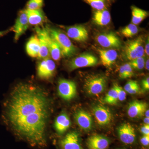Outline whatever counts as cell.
<instances>
[{
  "instance_id": "34",
  "label": "cell",
  "mask_w": 149,
  "mask_h": 149,
  "mask_svg": "<svg viewBox=\"0 0 149 149\" xmlns=\"http://www.w3.org/2000/svg\"><path fill=\"white\" fill-rule=\"evenodd\" d=\"M141 133L143 135L149 136V124H145L141 128Z\"/></svg>"
},
{
  "instance_id": "22",
  "label": "cell",
  "mask_w": 149,
  "mask_h": 149,
  "mask_svg": "<svg viewBox=\"0 0 149 149\" xmlns=\"http://www.w3.org/2000/svg\"><path fill=\"white\" fill-rule=\"evenodd\" d=\"M40 50V42L37 35L32 36L27 41L26 50L28 55L31 57H37Z\"/></svg>"
},
{
  "instance_id": "40",
  "label": "cell",
  "mask_w": 149,
  "mask_h": 149,
  "mask_svg": "<svg viewBox=\"0 0 149 149\" xmlns=\"http://www.w3.org/2000/svg\"><path fill=\"white\" fill-rule=\"evenodd\" d=\"M144 122L145 124H149V118H144Z\"/></svg>"
},
{
  "instance_id": "2",
  "label": "cell",
  "mask_w": 149,
  "mask_h": 149,
  "mask_svg": "<svg viewBox=\"0 0 149 149\" xmlns=\"http://www.w3.org/2000/svg\"><path fill=\"white\" fill-rule=\"evenodd\" d=\"M46 27L51 37L58 45L61 50L63 56L70 57L76 54L77 49L67 35L56 28L49 26H47Z\"/></svg>"
},
{
  "instance_id": "24",
  "label": "cell",
  "mask_w": 149,
  "mask_h": 149,
  "mask_svg": "<svg viewBox=\"0 0 149 149\" xmlns=\"http://www.w3.org/2000/svg\"><path fill=\"white\" fill-rule=\"evenodd\" d=\"M48 40L50 56H51L54 60L58 61L62 56L61 50L56 42L49 34V32Z\"/></svg>"
},
{
  "instance_id": "29",
  "label": "cell",
  "mask_w": 149,
  "mask_h": 149,
  "mask_svg": "<svg viewBox=\"0 0 149 149\" xmlns=\"http://www.w3.org/2000/svg\"><path fill=\"white\" fill-rule=\"evenodd\" d=\"M44 0H29L26 5V10H37L41 9L44 6Z\"/></svg>"
},
{
  "instance_id": "18",
  "label": "cell",
  "mask_w": 149,
  "mask_h": 149,
  "mask_svg": "<svg viewBox=\"0 0 149 149\" xmlns=\"http://www.w3.org/2000/svg\"><path fill=\"white\" fill-rule=\"evenodd\" d=\"M97 50L100 56L102 63L104 66L107 67L111 66L117 58V52L115 50L97 49Z\"/></svg>"
},
{
  "instance_id": "14",
  "label": "cell",
  "mask_w": 149,
  "mask_h": 149,
  "mask_svg": "<svg viewBox=\"0 0 149 149\" xmlns=\"http://www.w3.org/2000/svg\"><path fill=\"white\" fill-rule=\"evenodd\" d=\"M74 118L77 125L82 130L89 131L92 129L93 120L88 113L83 110H80L74 113Z\"/></svg>"
},
{
  "instance_id": "13",
  "label": "cell",
  "mask_w": 149,
  "mask_h": 149,
  "mask_svg": "<svg viewBox=\"0 0 149 149\" xmlns=\"http://www.w3.org/2000/svg\"><path fill=\"white\" fill-rule=\"evenodd\" d=\"M65 30L68 37L77 42H84L88 40L89 34L88 30L83 25L67 27Z\"/></svg>"
},
{
  "instance_id": "6",
  "label": "cell",
  "mask_w": 149,
  "mask_h": 149,
  "mask_svg": "<svg viewBox=\"0 0 149 149\" xmlns=\"http://www.w3.org/2000/svg\"><path fill=\"white\" fill-rule=\"evenodd\" d=\"M58 92L59 95L63 100H70L77 94L76 84L71 80L60 79L58 80Z\"/></svg>"
},
{
  "instance_id": "17",
  "label": "cell",
  "mask_w": 149,
  "mask_h": 149,
  "mask_svg": "<svg viewBox=\"0 0 149 149\" xmlns=\"http://www.w3.org/2000/svg\"><path fill=\"white\" fill-rule=\"evenodd\" d=\"M148 105L144 102L134 101L129 104L128 114L131 118L142 117L148 109Z\"/></svg>"
},
{
  "instance_id": "25",
  "label": "cell",
  "mask_w": 149,
  "mask_h": 149,
  "mask_svg": "<svg viewBox=\"0 0 149 149\" xmlns=\"http://www.w3.org/2000/svg\"><path fill=\"white\" fill-rule=\"evenodd\" d=\"M96 10H103L107 9L114 2L115 0H83Z\"/></svg>"
},
{
  "instance_id": "5",
  "label": "cell",
  "mask_w": 149,
  "mask_h": 149,
  "mask_svg": "<svg viewBox=\"0 0 149 149\" xmlns=\"http://www.w3.org/2000/svg\"><path fill=\"white\" fill-rule=\"evenodd\" d=\"M98 60L92 54L85 53L72 59L68 63L70 71L81 68L94 66L97 64Z\"/></svg>"
},
{
  "instance_id": "30",
  "label": "cell",
  "mask_w": 149,
  "mask_h": 149,
  "mask_svg": "<svg viewBox=\"0 0 149 149\" xmlns=\"http://www.w3.org/2000/svg\"><path fill=\"white\" fill-rule=\"evenodd\" d=\"M133 69L142 70L144 68L145 64V58L143 56L130 61L129 62Z\"/></svg>"
},
{
  "instance_id": "1",
  "label": "cell",
  "mask_w": 149,
  "mask_h": 149,
  "mask_svg": "<svg viewBox=\"0 0 149 149\" xmlns=\"http://www.w3.org/2000/svg\"><path fill=\"white\" fill-rule=\"evenodd\" d=\"M51 106L47 93L42 88L19 83L6 102L5 118L17 136L32 146L44 147Z\"/></svg>"
},
{
  "instance_id": "28",
  "label": "cell",
  "mask_w": 149,
  "mask_h": 149,
  "mask_svg": "<svg viewBox=\"0 0 149 149\" xmlns=\"http://www.w3.org/2000/svg\"><path fill=\"white\" fill-rule=\"evenodd\" d=\"M139 29L135 24H130L121 29L120 33L123 37L130 38L136 35L139 32Z\"/></svg>"
},
{
  "instance_id": "31",
  "label": "cell",
  "mask_w": 149,
  "mask_h": 149,
  "mask_svg": "<svg viewBox=\"0 0 149 149\" xmlns=\"http://www.w3.org/2000/svg\"><path fill=\"white\" fill-rule=\"evenodd\" d=\"M114 84L117 91L118 101H123L126 99V92L117 83H114Z\"/></svg>"
},
{
  "instance_id": "37",
  "label": "cell",
  "mask_w": 149,
  "mask_h": 149,
  "mask_svg": "<svg viewBox=\"0 0 149 149\" xmlns=\"http://www.w3.org/2000/svg\"><path fill=\"white\" fill-rule=\"evenodd\" d=\"M149 37H148V39L147 40L145 48L144 49L145 53L146 54L147 56H149Z\"/></svg>"
},
{
  "instance_id": "27",
  "label": "cell",
  "mask_w": 149,
  "mask_h": 149,
  "mask_svg": "<svg viewBox=\"0 0 149 149\" xmlns=\"http://www.w3.org/2000/svg\"><path fill=\"white\" fill-rule=\"evenodd\" d=\"M133 70L129 63L123 65L119 68V77L121 79H127L133 77L134 75Z\"/></svg>"
},
{
  "instance_id": "32",
  "label": "cell",
  "mask_w": 149,
  "mask_h": 149,
  "mask_svg": "<svg viewBox=\"0 0 149 149\" xmlns=\"http://www.w3.org/2000/svg\"><path fill=\"white\" fill-rule=\"evenodd\" d=\"M137 83H138V82L135 80H129L124 86V91L127 93L129 90H130L134 85H136Z\"/></svg>"
},
{
  "instance_id": "26",
  "label": "cell",
  "mask_w": 149,
  "mask_h": 149,
  "mask_svg": "<svg viewBox=\"0 0 149 149\" xmlns=\"http://www.w3.org/2000/svg\"><path fill=\"white\" fill-rule=\"evenodd\" d=\"M104 102L107 104L111 105H115L117 104L118 101V96L115 84L106 95L104 99Z\"/></svg>"
},
{
  "instance_id": "39",
  "label": "cell",
  "mask_w": 149,
  "mask_h": 149,
  "mask_svg": "<svg viewBox=\"0 0 149 149\" xmlns=\"http://www.w3.org/2000/svg\"><path fill=\"white\" fill-rule=\"evenodd\" d=\"M149 59L148 58V59L145 62V66L146 67V69L147 70H149Z\"/></svg>"
},
{
  "instance_id": "41",
  "label": "cell",
  "mask_w": 149,
  "mask_h": 149,
  "mask_svg": "<svg viewBox=\"0 0 149 149\" xmlns=\"http://www.w3.org/2000/svg\"><path fill=\"white\" fill-rule=\"evenodd\" d=\"M146 116V117L149 118V109H147L145 112V114Z\"/></svg>"
},
{
  "instance_id": "42",
  "label": "cell",
  "mask_w": 149,
  "mask_h": 149,
  "mask_svg": "<svg viewBox=\"0 0 149 149\" xmlns=\"http://www.w3.org/2000/svg\"></svg>"
},
{
  "instance_id": "35",
  "label": "cell",
  "mask_w": 149,
  "mask_h": 149,
  "mask_svg": "<svg viewBox=\"0 0 149 149\" xmlns=\"http://www.w3.org/2000/svg\"><path fill=\"white\" fill-rule=\"evenodd\" d=\"M140 88H139V85L138 83L136 84V85H134V86L131 88L130 90H129L127 93L131 95H133V94H136L138 92H139Z\"/></svg>"
},
{
  "instance_id": "11",
  "label": "cell",
  "mask_w": 149,
  "mask_h": 149,
  "mask_svg": "<svg viewBox=\"0 0 149 149\" xmlns=\"http://www.w3.org/2000/svg\"><path fill=\"white\" fill-rule=\"evenodd\" d=\"M118 134L121 142L125 144H131L136 139L135 128L130 123H124L118 128Z\"/></svg>"
},
{
  "instance_id": "10",
  "label": "cell",
  "mask_w": 149,
  "mask_h": 149,
  "mask_svg": "<svg viewBox=\"0 0 149 149\" xmlns=\"http://www.w3.org/2000/svg\"><path fill=\"white\" fill-rule=\"evenodd\" d=\"M95 39L99 45L104 48H118L121 45L119 38L112 32L100 34L96 36Z\"/></svg>"
},
{
  "instance_id": "36",
  "label": "cell",
  "mask_w": 149,
  "mask_h": 149,
  "mask_svg": "<svg viewBox=\"0 0 149 149\" xmlns=\"http://www.w3.org/2000/svg\"><path fill=\"white\" fill-rule=\"evenodd\" d=\"M142 86L144 90L148 91L149 90V78L147 77L142 81Z\"/></svg>"
},
{
  "instance_id": "21",
  "label": "cell",
  "mask_w": 149,
  "mask_h": 149,
  "mask_svg": "<svg viewBox=\"0 0 149 149\" xmlns=\"http://www.w3.org/2000/svg\"><path fill=\"white\" fill-rule=\"evenodd\" d=\"M26 11L29 24L37 26L42 24L43 22L45 21V15L42 10H26Z\"/></svg>"
},
{
  "instance_id": "9",
  "label": "cell",
  "mask_w": 149,
  "mask_h": 149,
  "mask_svg": "<svg viewBox=\"0 0 149 149\" xmlns=\"http://www.w3.org/2000/svg\"><path fill=\"white\" fill-rule=\"evenodd\" d=\"M54 62L48 58L42 60L37 66L38 77L44 80H48L53 76L56 70Z\"/></svg>"
},
{
  "instance_id": "19",
  "label": "cell",
  "mask_w": 149,
  "mask_h": 149,
  "mask_svg": "<svg viewBox=\"0 0 149 149\" xmlns=\"http://www.w3.org/2000/svg\"><path fill=\"white\" fill-rule=\"evenodd\" d=\"M92 19L93 22L100 26H106L111 21V16L109 11L106 9L93 11Z\"/></svg>"
},
{
  "instance_id": "15",
  "label": "cell",
  "mask_w": 149,
  "mask_h": 149,
  "mask_svg": "<svg viewBox=\"0 0 149 149\" xmlns=\"http://www.w3.org/2000/svg\"><path fill=\"white\" fill-rule=\"evenodd\" d=\"M63 149H85L80 145L79 136L75 132L68 133L61 141Z\"/></svg>"
},
{
  "instance_id": "20",
  "label": "cell",
  "mask_w": 149,
  "mask_h": 149,
  "mask_svg": "<svg viewBox=\"0 0 149 149\" xmlns=\"http://www.w3.org/2000/svg\"><path fill=\"white\" fill-rule=\"evenodd\" d=\"M71 125L69 116L65 113H63L56 118L54 128L59 134H62L66 131Z\"/></svg>"
},
{
  "instance_id": "38",
  "label": "cell",
  "mask_w": 149,
  "mask_h": 149,
  "mask_svg": "<svg viewBox=\"0 0 149 149\" xmlns=\"http://www.w3.org/2000/svg\"><path fill=\"white\" fill-rule=\"evenodd\" d=\"M9 32V30H6L4 31H0V37H3L6 35Z\"/></svg>"
},
{
  "instance_id": "12",
  "label": "cell",
  "mask_w": 149,
  "mask_h": 149,
  "mask_svg": "<svg viewBox=\"0 0 149 149\" xmlns=\"http://www.w3.org/2000/svg\"><path fill=\"white\" fill-rule=\"evenodd\" d=\"M93 113L99 125H108L111 121L112 115L109 110L101 105L94 107L93 109Z\"/></svg>"
},
{
  "instance_id": "33",
  "label": "cell",
  "mask_w": 149,
  "mask_h": 149,
  "mask_svg": "<svg viewBox=\"0 0 149 149\" xmlns=\"http://www.w3.org/2000/svg\"><path fill=\"white\" fill-rule=\"evenodd\" d=\"M141 143L144 146H148L149 145V136L143 135V136L141 138Z\"/></svg>"
},
{
  "instance_id": "23",
  "label": "cell",
  "mask_w": 149,
  "mask_h": 149,
  "mask_svg": "<svg viewBox=\"0 0 149 149\" xmlns=\"http://www.w3.org/2000/svg\"><path fill=\"white\" fill-rule=\"evenodd\" d=\"M132 14V24L138 25L149 15L148 12L139 8L135 6L130 7Z\"/></svg>"
},
{
  "instance_id": "7",
  "label": "cell",
  "mask_w": 149,
  "mask_h": 149,
  "mask_svg": "<svg viewBox=\"0 0 149 149\" xmlns=\"http://www.w3.org/2000/svg\"><path fill=\"white\" fill-rule=\"evenodd\" d=\"M35 32L40 42V50L38 55V59L42 60L48 58L50 56L48 45V37L49 32L45 27H35Z\"/></svg>"
},
{
  "instance_id": "16",
  "label": "cell",
  "mask_w": 149,
  "mask_h": 149,
  "mask_svg": "<svg viewBox=\"0 0 149 149\" xmlns=\"http://www.w3.org/2000/svg\"><path fill=\"white\" fill-rule=\"evenodd\" d=\"M87 147L89 149H107L109 145V141L101 135H93L87 140Z\"/></svg>"
},
{
  "instance_id": "4",
  "label": "cell",
  "mask_w": 149,
  "mask_h": 149,
  "mask_svg": "<svg viewBox=\"0 0 149 149\" xmlns=\"http://www.w3.org/2000/svg\"><path fill=\"white\" fill-rule=\"evenodd\" d=\"M106 78L101 75H92L85 81L84 88L88 94L93 95L101 94L107 87Z\"/></svg>"
},
{
  "instance_id": "8",
  "label": "cell",
  "mask_w": 149,
  "mask_h": 149,
  "mask_svg": "<svg viewBox=\"0 0 149 149\" xmlns=\"http://www.w3.org/2000/svg\"><path fill=\"white\" fill-rule=\"evenodd\" d=\"M29 25L26 10L19 11L15 24L12 28V30L15 33L14 39L15 41L18 40L22 35L27 31Z\"/></svg>"
},
{
  "instance_id": "3",
  "label": "cell",
  "mask_w": 149,
  "mask_h": 149,
  "mask_svg": "<svg viewBox=\"0 0 149 149\" xmlns=\"http://www.w3.org/2000/svg\"><path fill=\"white\" fill-rule=\"evenodd\" d=\"M143 42V38L141 36L127 42L123 47V56L130 61L143 56L145 54Z\"/></svg>"
}]
</instances>
